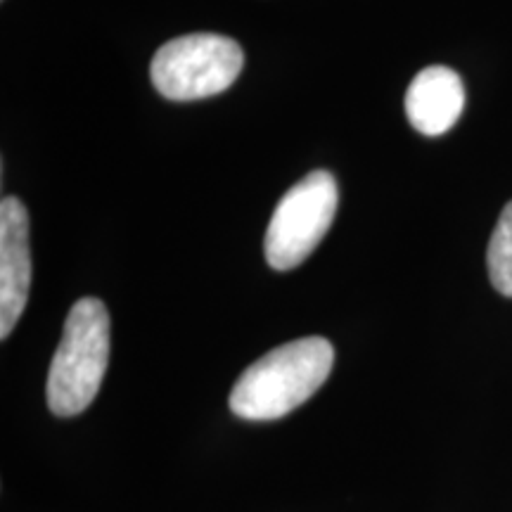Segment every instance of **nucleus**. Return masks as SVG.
<instances>
[{
  "instance_id": "obj_7",
  "label": "nucleus",
  "mask_w": 512,
  "mask_h": 512,
  "mask_svg": "<svg viewBox=\"0 0 512 512\" xmlns=\"http://www.w3.org/2000/svg\"><path fill=\"white\" fill-rule=\"evenodd\" d=\"M486 266H489V278L496 292L512 299V202L505 204L494 235H491Z\"/></svg>"
},
{
  "instance_id": "obj_1",
  "label": "nucleus",
  "mask_w": 512,
  "mask_h": 512,
  "mask_svg": "<svg viewBox=\"0 0 512 512\" xmlns=\"http://www.w3.org/2000/svg\"><path fill=\"white\" fill-rule=\"evenodd\" d=\"M335 366V349L325 337H302L268 351L238 377L230 411L242 420H278L323 387Z\"/></svg>"
},
{
  "instance_id": "obj_3",
  "label": "nucleus",
  "mask_w": 512,
  "mask_h": 512,
  "mask_svg": "<svg viewBox=\"0 0 512 512\" xmlns=\"http://www.w3.org/2000/svg\"><path fill=\"white\" fill-rule=\"evenodd\" d=\"M240 43L221 34H188L152 57L150 79L166 100L190 102L228 91L242 72Z\"/></svg>"
},
{
  "instance_id": "obj_6",
  "label": "nucleus",
  "mask_w": 512,
  "mask_h": 512,
  "mask_svg": "<svg viewBox=\"0 0 512 512\" xmlns=\"http://www.w3.org/2000/svg\"><path fill=\"white\" fill-rule=\"evenodd\" d=\"M463 110V79L441 64L422 69L406 91V117L415 131L425 136H441L451 131Z\"/></svg>"
},
{
  "instance_id": "obj_2",
  "label": "nucleus",
  "mask_w": 512,
  "mask_h": 512,
  "mask_svg": "<svg viewBox=\"0 0 512 512\" xmlns=\"http://www.w3.org/2000/svg\"><path fill=\"white\" fill-rule=\"evenodd\" d=\"M110 363V313L95 297L72 306L53 363L46 399L57 418H72L91 406Z\"/></svg>"
},
{
  "instance_id": "obj_5",
  "label": "nucleus",
  "mask_w": 512,
  "mask_h": 512,
  "mask_svg": "<svg viewBox=\"0 0 512 512\" xmlns=\"http://www.w3.org/2000/svg\"><path fill=\"white\" fill-rule=\"evenodd\" d=\"M31 287L29 211L17 197L0 202V337L15 330Z\"/></svg>"
},
{
  "instance_id": "obj_4",
  "label": "nucleus",
  "mask_w": 512,
  "mask_h": 512,
  "mask_svg": "<svg viewBox=\"0 0 512 512\" xmlns=\"http://www.w3.org/2000/svg\"><path fill=\"white\" fill-rule=\"evenodd\" d=\"M337 181L330 171H311L294 183L268 223L264 254L275 271H292L313 254L337 214Z\"/></svg>"
}]
</instances>
